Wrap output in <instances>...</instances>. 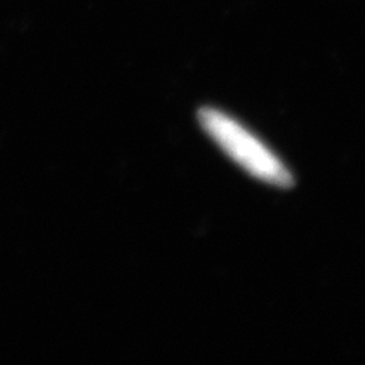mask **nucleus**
Listing matches in <instances>:
<instances>
[{"label":"nucleus","instance_id":"nucleus-1","mask_svg":"<svg viewBox=\"0 0 365 365\" xmlns=\"http://www.w3.org/2000/svg\"><path fill=\"white\" fill-rule=\"evenodd\" d=\"M197 119L210 138L253 178L279 188H289L295 184L292 173L282 160L235 118L212 107H202Z\"/></svg>","mask_w":365,"mask_h":365}]
</instances>
